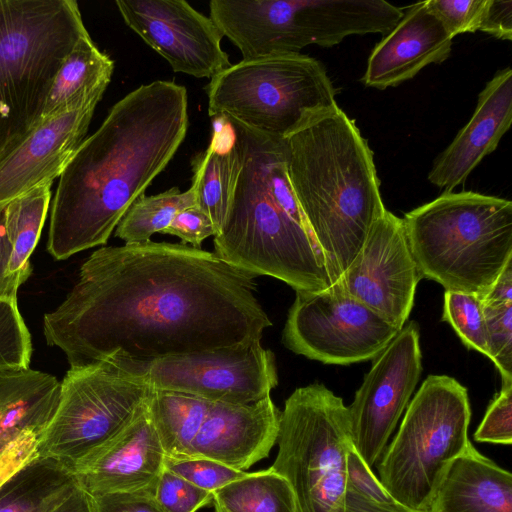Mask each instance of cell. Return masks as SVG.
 Returning a JSON list of instances; mask_svg holds the SVG:
<instances>
[{
	"label": "cell",
	"instance_id": "obj_1",
	"mask_svg": "<svg viewBox=\"0 0 512 512\" xmlns=\"http://www.w3.org/2000/svg\"><path fill=\"white\" fill-rule=\"evenodd\" d=\"M255 275L182 243L104 246L45 314L47 343L70 367L117 355L135 362L261 341L272 325Z\"/></svg>",
	"mask_w": 512,
	"mask_h": 512
},
{
	"label": "cell",
	"instance_id": "obj_2",
	"mask_svg": "<svg viewBox=\"0 0 512 512\" xmlns=\"http://www.w3.org/2000/svg\"><path fill=\"white\" fill-rule=\"evenodd\" d=\"M184 86L156 80L113 105L60 175L50 216L48 252L57 260L107 243L188 130Z\"/></svg>",
	"mask_w": 512,
	"mask_h": 512
},
{
	"label": "cell",
	"instance_id": "obj_3",
	"mask_svg": "<svg viewBox=\"0 0 512 512\" xmlns=\"http://www.w3.org/2000/svg\"><path fill=\"white\" fill-rule=\"evenodd\" d=\"M284 140L292 189L333 284L386 210L372 150L337 103L308 113Z\"/></svg>",
	"mask_w": 512,
	"mask_h": 512
},
{
	"label": "cell",
	"instance_id": "obj_4",
	"mask_svg": "<svg viewBox=\"0 0 512 512\" xmlns=\"http://www.w3.org/2000/svg\"><path fill=\"white\" fill-rule=\"evenodd\" d=\"M228 119L243 162L226 218L214 236V253L255 276L279 279L295 292L328 288L324 258L289 180L285 140Z\"/></svg>",
	"mask_w": 512,
	"mask_h": 512
},
{
	"label": "cell",
	"instance_id": "obj_5",
	"mask_svg": "<svg viewBox=\"0 0 512 512\" xmlns=\"http://www.w3.org/2000/svg\"><path fill=\"white\" fill-rule=\"evenodd\" d=\"M402 219L422 278L445 291L482 298L512 260L510 200L445 191Z\"/></svg>",
	"mask_w": 512,
	"mask_h": 512
},
{
	"label": "cell",
	"instance_id": "obj_6",
	"mask_svg": "<svg viewBox=\"0 0 512 512\" xmlns=\"http://www.w3.org/2000/svg\"><path fill=\"white\" fill-rule=\"evenodd\" d=\"M86 32L74 0H0V162L41 122L54 78Z\"/></svg>",
	"mask_w": 512,
	"mask_h": 512
},
{
	"label": "cell",
	"instance_id": "obj_7",
	"mask_svg": "<svg viewBox=\"0 0 512 512\" xmlns=\"http://www.w3.org/2000/svg\"><path fill=\"white\" fill-rule=\"evenodd\" d=\"M466 387L447 375L426 377L378 465L379 481L404 507L427 512L454 459L471 444Z\"/></svg>",
	"mask_w": 512,
	"mask_h": 512
},
{
	"label": "cell",
	"instance_id": "obj_8",
	"mask_svg": "<svg viewBox=\"0 0 512 512\" xmlns=\"http://www.w3.org/2000/svg\"><path fill=\"white\" fill-rule=\"evenodd\" d=\"M273 471L289 483L295 512H345L348 407L325 385L299 387L280 411Z\"/></svg>",
	"mask_w": 512,
	"mask_h": 512
},
{
	"label": "cell",
	"instance_id": "obj_9",
	"mask_svg": "<svg viewBox=\"0 0 512 512\" xmlns=\"http://www.w3.org/2000/svg\"><path fill=\"white\" fill-rule=\"evenodd\" d=\"M205 91L211 117L282 139L308 113L335 104L337 94L322 63L301 53L242 59L212 77Z\"/></svg>",
	"mask_w": 512,
	"mask_h": 512
},
{
	"label": "cell",
	"instance_id": "obj_10",
	"mask_svg": "<svg viewBox=\"0 0 512 512\" xmlns=\"http://www.w3.org/2000/svg\"><path fill=\"white\" fill-rule=\"evenodd\" d=\"M152 390L109 359L70 367L60 382L57 408L42 434L40 456L72 468L122 429L146 404Z\"/></svg>",
	"mask_w": 512,
	"mask_h": 512
},
{
	"label": "cell",
	"instance_id": "obj_11",
	"mask_svg": "<svg viewBox=\"0 0 512 512\" xmlns=\"http://www.w3.org/2000/svg\"><path fill=\"white\" fill-rule=\"evenodd\" d=\"M111 360L152 389L193 395L210 402L250 404L278 385L274 353L261 341L135 362L117 355Z\"/></svg>",
	"mask_w": 512,
	"mask_h": 512
},
{
	"label": "cell",
	"instance_id": "obj_12",
	"mask_svg": "<svg viewBox=\"0 0 512 512\" xmlns=\"http://www.w3.org/2000/svg\"><path fill=\"white\" fill-rule=\"evenodd\" d=\"M399 329L336 285L296 292L282 334L292 352L324 364L376 358Z\"/></svg>",
	"mask_w": 512,
	"mask_h": 512
},
{
	"label": "cell",
	"instance_id": "obj_13",
	"mask_svg": "<svg viewBox=\"0 0 512 512\" xmlns=\"http://www.w3.org/2000/svg\"><path fill=\"white\" fill-rule=\"evenodd\" d=\"M421 372L419 326L406 322L373 359L348 407L352 445L370 468L380 460Z\"/></svg>",
	"mask_w": 512,
	"mask_h": 512
},
{
	"label": "cell",
	"instance_id": "obj_14",
	"mask_svg": "<svg viewBox=\"0 0 512 512\" xmlns=\"http://www.w3.org/2000/svg\"><path fill=\"white\" fill-rule=\"evenodd\" d=\"M421 279L403 219L386 209L333 284L400 330L413 308Z\"/></svg>",
	"mask_w": 512,
	"mask_h": 512
},
{
	"label": "cell",
	"instance_id": "obj_15",
	"mask_svg": "<svg viewBox=\"0 0 512 512\" xmlns=\"http://www.w3.org/2000/svg\"><path fill=\"white\" fill-rule=\"evenodd\" d=\"M126 25L174 72L212 78L231 65L219 28L183 0H116Z\"/></svg>",
	"mask_w": 512,
	"mask_h": 512
},
{
	"label": "cell",
	"instance_id": "obj_16",
	"mask_svg": "<svg viewBox=\"0 0 512 512\" xmlns=\"http://www.w3.org/2000/svg\"><path fill=\"white\" fill-rule=\"evenodd\" d=\"M165 457L146 402L122 429L77 461L72 470L78 484L93 497L154 494Z\"/></svg>",
	"mask_w": 512,
	"mask_h": 512
},
{
	"label": "cell",
	"instance_id": "obj_17",
	"mask_svg": "<svg viewBox=\"0 0 512 512\" xmlns=\"http://www.w3.org/2000/svg\"><path fill=\"white\" fill-rule=\"evenodd\" d=\"M93 98L42 120L23 142L0 162V204L60 177L85 140L94 110Z\"/></svg>",
	"mask_w": 512,
	"mask_h": 512
},
{
	"label": "cell",
	"instance_id": "obj_18",
	"mask_svg": "<svg viewBox=\"0 0 512 512\" xmlns=\"http://www.w3.org/2000/svg\"><path fill=\"white\" fill-rule=\"evenodd\" d=\"M279 419L270 396L250 404L211 402L186 457L209 458L246 471L277 443Z\"/></svg>",
	"mask_w": 512,
	"mask_h": 512
},
{
	"label": "cell",
	"instance_id": "obj_19",
	"mask_svg": "<svg viewBox=\"0 0 512 512\" xmlns=\"http://www.w3.org/2000/svg\"><path fill=\"white\" fill-rule=\"evenodd\" d=\"M452 39L425 1L414 4L375 45L361 81L380 90L395 87L424 67L444 62Z\"/></svg>",
	"mask_w": 512,
	"mask_h": 512
},
{
	"label": "cell",
	"instance_id": "obj_20",
	"mask_svg": "<svg viewBox=\"0 0 512 512\" xmlns=\"http://www.w3.org/2000/svg\"><path fill=\"white\" fill-rule=\"evenodd\" d=\"M512 123V69L499 70L478 96L469 122L436 158L429 181L445 191L465 182L482 159L493 152Z\"/></svg>",
	"mask_w": 512,
	"mask_h": 512
},
{
	"label": "cell",
	"instance_id": "obj_21",
	"mask_svg": "<svg viewBox=\"0 0 512 512\" xmlns=\"http://www.w3.org/2000/svg\"><path fill=\"white\" fill-rule=\"evenodd\" d=\"M427 512H512V475L471 443L447 468Z\"/></svg>",
	"mask_w": 512,
	"mask_h": 512
},
{
	"label": "cell",
	"instance_id": "obj_22",
	"mask_svg": "<svg viewBox=\"0 0 512 512\" xmlns=\"http://www.w3.org/2000/svg\"><path fill=\"white\" fill-rule=\"evenodd\" d=\"M212 118L210 144L192 161V186L196 206L211 218L218 233L229 210L243 154L229 119L224 115Z\"/></svg>",
	"mask_w": 512,
	"mask_h": 512
},
{
	"label": "cell",
	"instance_id": "obj_23",
	"mask_svg": "<svg viewBox=\"0 0 512 512\" xmlns=\"http://www.w3.org/2000/svg\"><path fill=\"white\" fill-rule=\"evenodd\" d=\"M60 382L45 372L0 370V440L43 433L57 408Z\"/></svg>",
	"mask_w": 512,
	"mask_h": 512
},
{
	"label": "cell",
	"instance_id": "obj_24",
	"mask_svg": "<svg viewBox=\"0 0 512 512\" xmlns=\"http://www.w3.org/2000/svg\"><path fill=\"white\" fill-rule=\"evenodd\" d=\"M113 69V60L97 48L86 32L58 70L47 95L41 121L93 98H102Z\"/></svg>",
	"mask_w": 512,
	"mask_h": 512
},
{
	"label": "cell",
	"instance_id": "obj_25",
	"mask_svg": "<svg viewBox=\"0 0 512 512\" xmlns=\"http://www.w3.org/2000/svg\"><path fill=\"white\" fill-rule=\"evenodd\" d=\"M77 485L68 464L40 456L0 486V512H47Z\"/></svg>",
	"mask_w": 512,
	"mask_h": 512
},
{
	"label": "cell",
	"instance_id": "obj_26",
	"mask_svg": "<svg viewBox=\"0 0 512 512\" xmlns=\"http://www.w3.org/2000/svg\"><path fill=\"white\" fill-rule=\"evenodd\" d=\"M53 182L43 183L8 202L5 231L11 248L9 275L23 284L32 272V255L44 226Z\"/></svg>",
	"mask_w": 512,
	"mask_h": 512
},
{
	"label": "cell",
	"instance_id": "obj_27",
	"mask_svg": "<svg viewBox=\"0 0 512 512\" xmlns=\"http://www.w3.org/2000/svg\"><path fill=\"white\" fill-rule=\"evenodd\" d=\"M211 402L168 390L153 389L148 411L168 457H186Z\"/></svg>",
	"mask_w": 512,
	"mask_h": 512
},
{
	"label": "cell",
	"instance_id": "obj_28",
	"mask_svg": "<svg viewBox=\"0 0 512 512\" xmlns=\"http://www.w3.org/2000/svg\"><path fill=\"white\" fill-rule=\"evenodd\" d=\"M213 502L225 512H295L289 483L271 468L249 472L216 490Z\"/></svg>",
	"mask_w": 512,
	"mask_h": 512
},
{
	"label": "cell",
	"instance_id": "obj_29",
	"mask_svg": "<svg viewBox=\"0 0 512 512\" xmlns=\"http://www.w3.org/2000/svg\"><path fill=\"white\" fill-rule=\"evenodd\" d=\"M196 205L195 189L182 192L177 187L156 195L143 194L129 207L116 227L115 235L125 244L151 240L156 232H162L183 209Z\"/></svg>",
	"mask_w": 512,
	"mask_h": 512
},
{
	"label": "cell",
	"instance_id": "obj_30",
	"mask_svg": "<svg viewBox=\"0 0 512 512\" xmlns=\"http://www.w3.org/2000/svg\"><path fill=\"white\" fill-rule=\"evenodd\" d=\"M490 359L503 383L512 382V260L481 298Z\"/></svg>",
	"mask_w": 512,
	"mask_h": 512
},
{
	"label": "cell",
	"instance_id": "obj_31",
	"mask_svg": "<svg viewBox=\"0 0 512 512\" xmlns=\"http://www.w3.org/2000/svg\"><path fill=\"white\" fill-rule=\"evenodd\" d=\"M442 321L452 326L462 343L490 358L481 298L469 293L445 291Z\"/></svg>",
	"mask_w": 512,
	"mask_h": 512
},
{
	"label": "cell",
	"instance_id": "obj_32",
	"mask_svg": "<svg viewBox=\"0 0 512 512\" xmlns=\"http://www.w3.org/2000/svg\"><path fill=\"white\" fill-rule=\"evenodd\" d=\"M32 341L17 301L0 300V370L29 368Z\"/></svg>",
	"mask_w": 512,
	"mask_h": 512
},
{
	"label": "cell",
	"instance_id": "obj_33",
	"mask_svg": "<svg viewBox=\"0 0 512 512\" xmlns=\"http://www.w3.org/2000/svg\"><path fill=\"white\" fill-rule=\"evenodd\" d=\"M164 466L195 486L214 493L249 472L204 457H165Z\"/></svg>",
	"mask_w": 512,
	"mask_h": 512
},
{
	"label": "cell",
	"instance_id": "obj_34",
	"mask_svg": "<svg viewBox=\"0 0 512 512\" xmlns=\"http://www.w3.org/2000/svg\"><path fill=\"white\" fill-rule=\"evenodd\" d=\"M154 499L164 512H196L213 501V493L164 468L156 484Z\"/></svg>",
	"mask_w": 512,
	"mask_h": 512
},
{
	"label": "cell",
	"instance_id": "obj_35",
	"mask_svg": "<svg viewBox=\"0 0 512 512\" xmlns=\"http://www.w3.org/2000/svg\"><path fill=\"white\" fill-rule=\"evenodd\" d=\"M488 0H428L426 7L453 38L479 30Z\"/></svg>",
	"mask_w": 512,
	"mask_h": 512
},
{
	"label": "cell",
	"instance_id": "obj_36",
	"mask_svg": "<svg viewBox=\"0 0 512 512\" xmlns=\"http://www.w3.org/2000/svg\"><path fill=\"white\" fill-rule=\"evenodd\" d=\"M481 443L510 445L512 442V382L503 383L474 433Z\"/></svg>",
	"mask_w": 512,
	"mask_h": 512
},
{
	"label": "cell",
	"instance_id": "obj_37",
	"mask_svg": "<svg viewBox=\"0 0 512 512\" xmlns=\"http://www.w3.org/2000/svg\"><path fill=\"white\" fill-rule=\"evenodd\" d=\"M42 433L31 432L0 440V486L30 462L40 457Z\"/></svg>",
	"mask_w": 512,
	"mask_h": 512
},
{
	"label": "cell",
	"instance_id": "obj_38",
	"mask_svg": "<svg viewBox=\"0 0 512 512\" xmlns=\"http://www.w3.org/2000/svg\"><path fill=\"white\" fill-rule=\"evenodd\" d=\"M161 233L180 238L182 244L200 248L206 238L217 234V230L211 218L195 205L178 212Z\"/></svg>",
	"mask_w": 512,
	"mask_h": 512
},
{
	"label": "cell",
	"instance_id": "obj_39",
	"mask_svg": "<svg viewBox=\"0 0 512 512\" xmlns=\"http://www.w3.org/2000/svg\"><path fill=\"white\" fill-rule=\"evenodd\" d=\"M347 487L363 496L385 504L397 503L386 491L371 468L363 461L353 445L346 453Z\"/></svg>",
	"mask_w": 512,
	"mask_h": 512
},
{
	"label": "cell",
	"instance_id": "obj_40",
	"mask_svg": "<svg viewBox=\"0 0 512 512\" xmlns=\"http://www.w3.org/2000/svg\"><path fill=\"white\" fill-rule=\"evenodd\" d=\"M94 501L97 512H164L152 493H109L95 496Z\"/></svg>",
	"mask_w": 512,
	"mask_h": 512
},
{
	"label": "cell",
	"instance_id": "obj_41",
	"mask_svg": "<svg viewBox=\"0 0 512 512\" xmlns=\"http://www.w3.org/2000/svg\"><path fill=\"white\" fill-rule=\"evenodd\" d=\"M479 30L501 40H512V0H488Z\"/></svg>",
	"mask_w": 512,
	"mask_h": 512
},
{
	"label": "cell",
	"instance_id": "obj_42",
	"mask_svg": "<svg viewBox=\"0 0 512 512\" xmlns=\"http://www.w3.org/2000/svg\"><path fill=\"white\" fill-rule=\"evenodd\" d=\"M7 203L0 204V300L17 301L20 283L9 275L8 264L11 248L5 231V210Z\"/></svg>",
	"mask_w": 512,
	"mask_h": 512
},
{
	"label": "cell",
	"instance_id": "obj_43",
	"mask_svg": "<svg viewBox=\"0 0 512 512\" xmlns=\"http://www.w3.org/2000/svg\"><path fill=\"white\" fill-rule=\"evenodd\" d=\"M345 512H415L399 503L385 504L363 496L347 487Z\"/></svg>",
	"mask_w": 512,
	"mask_h": 512
},
{
	"label": "cell",
	"instance_id": "obj_44",
	"mask_svg": "<svg viewBox=\"0 0 512 512\" xmlns=\"http://www.w3.org/2000/svg\"><path fill=\"white\" fill-rule=\"evenodd\" d=\"M47 512H97L94 497L79 484Z\"/></svg>",
	"mask_w": 512,
	"mask_h": 512
},
{
	"label": "cell",
	"instance_id": "obj_45",
	"mask_svg": "<svg viewBox=\"0 0 512 512\" xmlns=\"http://www.w3.org/2000/svg\"><path fill=\"white\" fill-rule=\"evenodd\" d=\"M215 512H225L224 510H222L220 507H218L217 505H215Z\"/></svg>",
	"mask_w": 512,
	"mask_h": 512
}]
</instances>
